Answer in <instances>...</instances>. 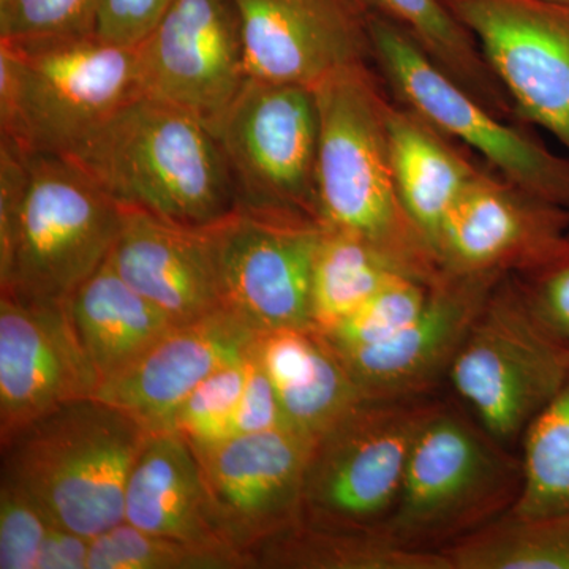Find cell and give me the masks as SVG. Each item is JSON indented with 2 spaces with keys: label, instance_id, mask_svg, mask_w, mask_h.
Here are the masks:
<instances>
[{
  "label": "cell",
  "instance_id": "obj_19",
  "mask_svg": "<svg viewBox=\"0 0 569 569\" xmlns=\"http://www.w3.org/2000/svg\"><path fill=\"white\" fill-rule=\"evenodd\" d=\"M252 329L227 310L193 323L174 326L97 397L137 418L149 432L171 430L176 410L220 367L252 350Z\"/></svg>",
  "mask_w": 569,
  "mask_h": 569
},
{
  "label": "cell",
  "instance_id": "obj_13",
  "mask_svg": "<svg viewBox=\"0 0 569 569\" xmlns=\"http://www.w3.org/2000/svg\"><path fill=\"white\" fill-rule=\"evenodd\" d=\"M138 52L142 96L186 111L217 137L249 81L233 0H174Z\"/></svg>",
  "mask_w": 569,
  "mask_h": 569
},
{
  "label": "cell",
  "instance_id": "obj_38",
  "mask_svg": "<svg viewBox=\"0 0 569 569\" xmlns=\"http://www.w3.org/2000/svg\"><path fill=\"white\" fill-rule=\"evenodd\" d=\"M91 542V538L82 537L61 523H52L44 538L37 569H88Z\"/></svg>",
  "mask_w": 569,
  "mask_h": 569
},
{
  "label": "cell",
  "instance_id": "obj_25",
  "mask_svg": "<svg viewBox=\"0 0 569 569\" xmlns=\"http://www.w3.org/2000/svg\"><path fill=\"white\" fill-rule=\"evenodd\" d=\"M253 569H452L443 552L396 545L381 529L299 520L250 552Z\"/></svg>",
  "mask_w": 569,
  "mask_h": 569
},
{
  "label": "cell",
  "instance_id": "obj_2",
  "mask_svg": "<svg viewBox=\"0 0 569 569\" xmlns=\"http://www.w3.org/2000/svg\"><path fill=\"white\" fill-rule=\"evenodd\" d=\"M67 159L122 208L168 222L206 228L236 211L219 138L193 116L152 97L127 103Z\"/></svg>",
  "mask_w": 569,
  "mask_h": 569
},
{
  "label": "cell",
  "instance_id": "obj_4",
  "mask_svg": "<svg viewBox=\"0 0 569 569\" xmlns=\"http://www.w3.org/2000/svg\"><path fill=\"white\" fill-rule=\"evenodd\" d=\"M149 432L99 397L44 415L2 447V477L28 489L56 522L97 538L123 520L130 471Z\"/></svg>",
  "mask_w": 569,
  "mask_h": 569
},
{
  "label": "cell",
  "instance_id": "obj_29",
  "mask_svg": "<svg viewBox=\"0 0 569 569\" xmlns=\"http://www.w3.org/2000/svg\"><path fill=\"white\" fill-rule=\"evenodd\" d=\"M523 485L512 511L569 512V378L522 436Z\"/></svg>",
  "mask_w": 569,
  "mask_h": 569
},
{
  "label": "cell",
  "instance_id": "obj_22",
  "mask_svg": "<svg viewBox=\"0 0 569 569\" xmlns=\"http://www.w3.org/2000/svg\"><path fill=\"white\" fill-rule=\"evenodd\" d=\"M257 353L274 385L288 429L317 440L362 397L340 356L317 329L258 335Z\"/></svg>",
  "mask_w": 569,
  "mask_h": 569
},
{
  "label": "cell",
  "instance_id": "obj_37",
  "mask_svg": "<svg viewBox=\"0 0 569 569\" xmlns=\"http://www.w3.org/2000/svg\"><path fill=\"white\" fill-rule=\"evenodd\" d=\"M272 429H288V427L284 425L274 385L266 372L253 343L252 350L247 356L244 389L234 415L233 437Z\"/></svg>",
  "mask_w": 569,
  "mask_h": 569
},
{
  "label": "cell",
  "instance_id": "obj_3",
  "mask_svg": "<svg viewBox=\"0 0 569 569\" xmlns=\"http://www.w3.org/2000/svg\"><path fill=\"white\" fill-rule=\"evenodd\" d=\"M140 96L138 47L96 33L0 40V138L28 156H73Z\"/></svg>",
  "mask_w": 569,
  "mask_h": 569
},
{
  "label": "cell",
  "instance_id": "obj_28",
  "mask_svg": "<svg viewBox=\"0 0 569 569\" xmlns=\"http://www.w3.org/2000/svg\"><path fill=\"white\" fill-rule=\"evenodd\" d=\"M396 274L403 272L362 239L323 228L310 291L312 328L331 331Z\"/></svg>",
  "mask_w": 569,
  "mask_h": 569
},
{
  "label": "cell",
  "instance_id": "obj_32",
  "mask_svg": "<svg viewBox=\"0 0 569 569\" xmlns=\"http://www.w3.org/2000/svg\"><path fill=\"white\" fill-rule=\"evenodd\" d=\"M247 356L216 370L176 410L171 430L186 438L193 451H203L233 437L234 415L244 389Z\"/></svg>",
  "mask_w": 569,
  "mask_h": 569
},
{
  "label": "cell",
  "instance_id": "obj_7",
  "mask_svg": "<svg viewBox=\"0 0 569 569\" xmlns=\"http://www.w3.org/2000/svg\"><path fill=\"white\" fill-rule=\"evenodd\" d=\"M479 425L511 447L569 378V343L531 307L515 274L493 287L448 373Z\"/></svg>",
  "mask_w": 569,
  "mask_h": 569
},
{
  "label": "cell",
  "instance_id": "obj_30",
  "mask_svg": "<svg viewBox=\"0 0 569 569\" xmlns=\"http://www.w3.org/2000/svg\"><path fill=\"white\" fill-rule=\"evenodd\" d=\"M88 569H253L246 553L159 537L122 522L91 542Z\"/></svg>",
  "mask_w": 569,
  "mask_h": 569
},
{
  "label": "cell",
  "instance_id": "obj_39",
  "mask_svg": "<svg viewBox=\"0 0 569 569\" xmlns=\"http://www.w3.org/2000/svg\"><path fill=\"white\" fill-rule=\"evenodd\" d=\"M10 0H0V10L6 9L9 6Z\"/></svg>",
  "mask_w": 569,
  "mask_h": 569
},
{
  "label": "cell",
  "instance_id": "obj_1",
  "mask_svg": "<svg viewBox=\"0 0 569 569\" xmlns=\"http://www.w3.org/2000/svg\"><path fill=\"white\" fill-rule=\"evenodd\" d=\"M388 91L373 63L339 71L313 89L320 114L318 222L362 239L403 274L433 284L441 276L437 254L397 189Z\"/></svg>",
  "mask_w": 569,
  "mask_h": 569
},
{
  "label": "cell",
  "instance_id": "obj_34",
  "mask_svg": "<svg viewBox=\"0 0 569 569\" xmlns=\"http://www.w3.org/2000/svg\"><path fill=\"white\" fill-rule=\"evenodd\" d=\"M99 0H10L0 10V40L96 33Z\"/></svg>",
  "mask_w": 569,
  "mask_h": 569
},
{
  "label": "cell",
  "instance_id": "obj_6",
  "mask_svg": "<svg viewBox=\"0 0 569 569\" xmlns=\"http://www.w3.org/2000/svg\"><path fill=\"white\" fill-rule=\"evenodd\" d=\"M122 217L73 160L32 153L20 212L0 244V290L66 301L108 260Z\"/></svg>",
  "mask_w": 569,
  "mask_h": 569
},
{
  "label": "cell",
  "instance_id": "obj_14",
  "mask_svg": "<svg viewBox=\"0 0 569 569\" xmlns=\"http://www.w3.org/2000/svg\"><path fill=\"white\" fill-rule=\"evenodd\" d=\"M568 236V209L482 164L441 224L436 253L447 274H523L550 260Z\"/></svg>",
  "mask_w": 569,
  "mask_h": 569
},
{
  "label": "cell",
  "instance_id": "obj_9",
  "mask_svg": "<svg viewBox=\"0 0 569 569\" xmlns=\"http://www.w3.org/2000/svg\"><path fill=\"white\" fill-rule=\"evenodd\" d=\"M438 400L362 399L313 440L301 520L381 529L395 509L411 448Z\"/></svg>",
  "mask_w": 569,
  "mask_h": 569
},
{
  "label": "cell",
  "instance_id": "obj_31",
  "mask_svg": "<svg viewBox=\"0 0 569 569\" xmlns=\"http://www.w3.org/2000/svg\"><path fill=\"white\" fill-rule=\"evenodd\" d=\"M430 287L432 284L411 276H392L342 323L320 335L337 353L385 342L422 312L429 299Z\"/></svg>",
  "mask_w": 569,
  "mask_h": 569
},
{
  "label": "cell",
  "instance_id": "obj_33",
  "mask_svg": "<svg viewBox=\"0 0 569 569\" xmlns=\"http://www.w3.org/2000/svg\"><path fill=\"white\" fill-rule=\"evenodd\" d=\"M52 519L17 481L0 477V569H37Z\"/></svg>",
  "mask_w": 569,
  "mask_h": 569
},
{
  "label": "cell",
  "instance_id": "obj_40",
  "mask_svg": "<svg viewBox=\"0 0 569 569\" xmlns=\"http://www.w3.org/2000/svg\"><path fill=\"white\" fill-rule=\"evenodd\" d=\"M557 2L569 3V0H557Z\"/></svg>",
  "mask_w": 569,
  "mask_h": 569
},
{
  "label": "cell",
  "instance_id": "obj_20",
  "mask_svg": "<svg viewBox=\"0 0 569 569\" xmlns=\"http://www.w3.org/2000/svg\"><path fill=\"white\" fill-rule=\"evenodd\" d=\"M108 260L174 326L223 310L203 228L182 227L141 209L123 208L121 230Z\"/></svg>",
  "mask_w": 569,
  "mask_h": 569
},
{
  "label": "cell",
  "instance_id": "obj_11",
  "mask_svg": "<svg viewBox=\"0 0 569 569\" xmlns=\"http://www.w3.org/2000/svg\"><path fill=\"white\" fill-rule=\"evenodd\" d=\"M203 230L223 310L254 335L312 328L310 291L320 223L236 209Z\"/></svg>",
  "mask_w": 569,
  "mask_h": 569
},
{
  "label": "cell",
  "instance_id": "obj_5",
  "mask_svg": "<svg viewBox=\"0 0 569 569\" xmlns=\"http://www.w3.org/2000/svg\"><path fill=\"white\" fill-rule=\"evenodd\" d=\"M522 485V459L477 419L438 402L381 530L402 548L441 552L512 509Z\"/></svg>",
  "mask_w": 569,
  "mask_h": 569
},
{
  "label": "cell",
  "instance_id": "obj_23",
  "mask_svg": "<svg viewBox=\"0 0 569 569\" xmlns=\"http://www.w3.org/2000/svg\"><path fill=\"white\" fill-rule=\"evenodd\" d=\"M74 336L100 380L118 377L174 328L162 310L104 261L63 301Z\"/></svg>",
  "mask_w": 569,
  "mask_h": 569
},
{
  "label": "cell",
  "instance_id": "obj_26",
  "mask_svg": "<svg viewBox=\"0 0 569 569\" xmlns=\"http://www.w3.org/2000/svg\"><path fill=\"white\" fill-rule=\"evenodd\" d=\"M367 7L396 24L448 77L490 110L518 119L515 107L490 70L477 40L443 0H365Z\"/></svg>",
  "mask_w": 569,
  "mask_h": 569
},
{
  "label": "cell",
  "instance_id": "obj_21",
  "mask_svg": "<svg viewBox=\"0 0 569 569\" xmlns=\"http://www.w3.org/2000/svg\"><path fill=\"white\" fill-rule=\"evenodd\" d=\"M123 522L190 545L239 550L224 538L200 460L174 430L146 441L127 481Z\"/></svg>",
  "mask_w": 569,
  "mask_h": 569
},
{
  "label": "cell",
  "instance_id": "obj_16",
  "mask_svg": "<svg viewBox=\"0 0 569 569\" xmlns=\"http://www.w3.org/2000/svg\"><path fill=\"white\" fill-rule=\"evenodd\" d=\"M99 389L63 302L0 290V445Z\"/></svg>",
  "mask_w": 569,
  "mask_h": 569
},
{
  "label": "cell",
  "instance_id": "obj_27",
  "mask_svg": "<svg viewBox=\"0 0 569 569\" xmlns=\"http://www.w3.org/2000/svg\"><path fill=\"white\" fill-rule=\"evenodd\" d=\"M452 569H569V512L509 511L441 550Z\"/></svg>",
  "mask_w": 569,
  "mask_h": 569
},
{
  "label": "cell",
  "instance_id": "obj_36",
  "mask_svg": "<svg viewBox=\"0 0 569 569\" xmlns=\"http://www.w3.org/2000/svg\"><path fill=\"white\" fill-rule=\"evenodd\" d=\"M174 0H99L96 36L121 47H140Z\"/></svg>",
  "mask_w": 569,
  "mask_h": 569
},
{
  "label": "cell",
  "instance_id": "obj_18",
  "mask_svg": "<svg viewBox=\"0 0 569 569\" xmlns=\"http://www.w3.org/2000/svg\"><path fill=\"white\" fill-rule=\"evenodd\" d=\"M503 277L441 272L422 312L391 339L340 356L365 399L427 397L448 377L471 326Z\"/></svg>",
  "mask_w": 569,
  "mask_h": 569
},
{
  "label": "cell",
  "instance_id": "obj_10",
  "mask_svg": "<svg viewBox=\"0 0 569 569\" xmlns=\"http://www.w3.org/2000/svg\"><path fill=\"white\" fill-rule=\"evenodd\" d=\"M217 138L236 209L318 222L320 114L313 89L247 81Z\"/></svg>",
  "mask_w": 569,
  "mask_h": 569
},
{
  "label": "cell",
  "instance_id": "obj_12",
  "mask_svg": "<svg viewBox=\"0 0 569 569\" xmlns=\"http://www.w3.org/2000/svg\"><path fill=\"white\" fill-rule=\"evenodd\" d=\"M443 2L477 40L519 121L545 129L569 157V3Z\"/></svg>",
  "mask_w": 569,
  "mask_h": 569
},
{
  "label": "cell",
  "instance_id": "obj_15",
  "mask_svg": "<svg viewBox=\"0 0 569 569\" xmlns=\"http://www.w3.org/2000/svg\"><path fill=\"white\" fill-rule=\"evenodd\" d=\"M249 80L316 89L373 63L365 0H233Z\"/></svg>",
  "mask_w": 569,
  "mask_h": 569
},
{
  "label": "cell",
  "instance_id": "obj_17",
  "mask_svg": "<svg viewBox=\"0 0 569 569\" xmlns=\"http://www.w3.org/2000/svg\"><path fill=\"white\" fill-rule=\"evenodd\" d=\"M312 445L295 430L272 429L194 451L224 538L236 549L250 557L266 539L301 520Z\"/></svg>",
  "mask_w": 569,
  "mask_h": 569
},
{
  "label": "cell",
  "instance_id": "obj_24",
  "mask_svg": "<svg viewBox=\"0 0 569 569\" xmlns=\"http://www.w3.org/2000/svg\"><path fill=\"white\" fill-rule=\"evenodd\" d=\"M387 123L400 198L436 252L441 224L485 163L475 162L468 149L462 151L455 140L396 100L389 104Z\"/></svg>",
  "mask_w": 569,
  "mask_h": 569
},
{
  "label": "cell",
  "instance_id": "obj_8",
  "mask_svg": "<svg viewBox=\"0 0 569 569\" xmlns=\"http://www.w3.org/2000/svg\"><path fill=\"white\" fill-rule=\"evenodd\" d=\"M369 28L373 66L396 102L477 153L501 178L569 211V157L556 156L520 122L490 110L372 10Z\"/></svg>",
  "mask_w": 569,
  "mask_h": 569
},
{
  "label": "cell",
  "instance_id": "obj_35",
  "mask_svg": "<svg viewBox=\"0 0 569 569\" xmlns=\"http://www.w3.org/2000/svg\"><path fill=\"white\" fill-rule=\"evenodd\" d=\"M515 276L538 317L569 343V236L546 263Z\"/></svg>",
  "mask_w": 569,
  "mask_h": 569
}]
</instances>
